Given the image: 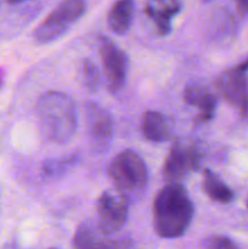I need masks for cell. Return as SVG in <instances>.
I'll return each instance as SVG.
<instances>
[{
	"label": "cell",
	"instance_id": "1",
	"mask_svg": "<svg viewBox=\"0 0 248 249\" xmlns=\"http://www.w3.org/2000/svg\"><path fill=\"white\" fill-rule=\"evenodd\" d=\"M195 207L189 192L179 182H168L153 202V225L158 236L177 238L186 233L194 220Z\"/></svg>",
	"mask_w": 248,
	"mask_h": 249
},
{
	"label": "cell",
	"instance_id": "2",
	"mask_svg": "<svg viewBox=\"0 0 248 249\" xmlns=\"http://www.w3.org/2000/svg\"><path fill=\"white\" fill-rule=\"evenodd\" d=\"M36 116L41 133L51 142L67 143L77 131V105L67 92H44L36 104Z\"/></svg>",
	"mask_w": 248,
	"mask_h": 249
},
{
	"label": "cell",
	"instance_id": "3",
	"mask_svg": "<svg viewBox=\"0 0 248 249\" xmlns=\"http://www.w3.org/2000/svg\"><path fill=\"white\" fill-rule=\"evenodd\" d=\"M108 175L117 190L128 197L141 194L148 181L146 163L131 150L122 151L112 160Z\"/></svg>",
	"mask_w": 248,
	"mask_h": 249
},
{
	"label": "cell",
	"instance_id": "4",
	"mask_svg": "<svg viewBox=\"0 0 248 249\" xmlns=\"http://www.w3.org/2000/svg\"><path fill=\"white\" fill-rule=\"evenodd\" d=\"M85 10V0H62L35 29V41L48 44L58 39L84 15Z\"/></svg>",
	"mask_w": 248,
	"mask_h": 249
},
{
	"label": "cell",
	"instance_id": "5",
	"mask_svg": "<svg viewBox=\"0 0 248 249\" xmlns=\"http://www.w3.org/2000/svg\"><path fill=\"white\" fill-rule=\"evenodd\" d=\"M201 162L202 148L198 142L181 138L174 139L163 165L164 179L168 182H179L190 173L197 172Z\"/></svg>",
	"mask_w": 248,
	"mask_h": 249
},
{
	"label": "cell",
	"instance_id": "6",
	"mask_svg": "<svg viewBox=\"0 0 248 249\" xmlns=\"http://www.w3.org/2000/svg\"><path fill=\"white\" fill-rule=\"evenodd\" d=\"M248 58L229 70L216 80V89L221 96L237 111L243 118H248Z\"/></svg>",
	"mask_w": 248,
	"mask_h": 249
},
{
	"label": "cell",
	"instance_id": "7",
	"mask_svg": "<svg viewBox=\"0 0 248 249\" xmlns=\"http://www.w3.org/2000/svg\"><path fill=\"white\" fill-rule=\"evenodd\" d=\"M99 223L97 228L107 236L124 228L129 215V197L122 194L104 192L96 202Z\"/></svg>",
	"mask_w": 248,
	"mask_h": 249
},
{
	"label": "cell",
	"instance_id": "8",
	"mask_svg": "<svg viewBox=\"0 0 248 249\" xmlns=\"http://www.w3.org/2000/svg\"><path fill=\"white\" fill-rule=\"evenodd\" d=\"M87 133L92 150L105 152L111 146L114 135V122L109 112L97 102L85 105Z\"/></svg>",
	"mask_w": 248,
	"mask_h": 249
},
{
	"label": "cell",
	"instance_id": "9",
	"mask_svg": "<svg viewBox=\"0 0 248 249\" xmlns=\"http://www.w3.org/2000/svg\"><path fill=\"white\" fill-rule=\"evenodd\" d=\"M100 57L111 91L122 89L128 73V56L108 38H100Z\"/></svg>",
	"mask_w": 248,
	"mask_h": 249
},
{
	"label": "cell",
	"instance_id": "10",
	"mask_svg": "<svg viewBox=\"0 0 248 249\" xmlns=\"http://www.w3.org/2000/svg\"><path fill=\"white\" fill-rule=\"evenodd\" d=\"M181 9V0H147L145 14L153 22L157 33L165 36L172 32V19Z\"/></svg>",
	"mask_w": 248,
	"mask_h": 249
},
{
	"label": "cell",
	"instance_id": "11",
	"mask_svg": "<svg viewBox=\"0 0 248 249\" xmlns=\"http://www.w3.org/2000/svg\"><path fill=\"white\" fill-rule=\"evenodd\" d=\"M184 100L190 106L197 108L196 123L211 122L215 116L216 97L207 87L199 84H190L184 90Z\"/></svg>",
	"mask_w": 248,
	"mask_h": 249
},
{
	"label": "cell",
	"instance_id": "12",
	"mask_svg": "<svg viewBox=\"0 0 248 249\" xmlns=\"http://www.w3.org/2000/svg\"><path fill=\"white\" fill-rule=\"evenodd\" d=\"M73 247L75 248H129L133 247L130 240H111L99 228L89 224H83L78 228L73 237Z\"/></svg>",
	"mask_w": 248,
	"mask_h": 249
},
{
	"label": "cell",
	"instance_id": "13",
	"mask_svg": "<svg viewBox=\"0 0 248 249\" xmlns=\"http://www.w3.org/2000/svg\"><path fill=\"white\" fill-rule=\"evenodd\" d=\"M172 125L167 117L157 111H146L141 118L142 136L152 142H163L172 138Z\"/></svg>",
	"mask_w": 248,
	"mask_h": 249
},
{
	"label": "cell",
	"instance_id": "14",
	"mask_svg": "<svg viewBox=\"0 0 248 249\" xmlns=\"http://www.w3.org/2000/svg\"><path fill=\"white\" fill-rule=\"evenodd\" d=\"M134 0H116L107 16L109 29L116 34H124L129 31L134 18Z\"/></svg>",
	"mask_w": 248,
	"mask_h": 249
},
{
	"label": "cell",
	"instance_id": "15",
	"mask_svg": "<svg viewBox=\"0 0 248 249\" xmlns=\"http://www.w3.org/2000/svg\"><path fill=\"white\" fill-rule=\"evenodd\" d=\"M203 191L212 201L218 202V203H230L232 202L233 195L232 190L212 170H203V182H202Z\"/></svg>",
	"mask_w": 248,
	"mask_h": 249
},
{
	"label": "cell",
	"instance_id": "16",
	"mask_svg": "<svg viewBox=\"0 0 248 249\" xmlns=\"http://www.w3.org/2000/svg\"><path fill=\"white\" fill-rule=\"evenodd\" d=\"M80 162V156L78 153L62 156L58 158H51L45 160L41 165V173L45 178L55 179V178L62 177L66 172L74 168Z\"/></svg>",
	"mask_w": 248,
	"mask_h": 249
},
{
	"label": "cell",
	"instance_id": "17",
	"mask_svg": "<svg viewBox=\"0 0 248 249\" xmlns=\"http://www.w3.org/2000/svg\"><path fill=\"white\" fill-rule=\"evenodd\" d=\"M80 80H82V84L84 85L85 89L89 90V91H95L99 88V70L90 58L83 60L82 65H80Z\"/></svg>",
	"mask_w": 248,
	"mask_h": 249
},
{
	"label": "cell",
	"instance_id": "18",
	"mask_svg": "<svg viewBox=\"0 0 248 249\" xmlns=\"http://www.w3.org/2000/svg\"><path fill=\"white\" fill-rule=\"evenodd\" d=\"M204 247L207 248H215V249H231L237 248V246L225 236H213L204 241Z\"/></svg>",
	"mask_w": 248,
	"mask_h": 249
},
{
	"label": "cell",
	"instance_id": "19",
	"mask_svg": "<svg viewBox=\"0 0 248 249\" xmlns=\"http://www.w3.org/2000/svg\"><path fill=\"white\" fill-rule=\"evenodd\" d=\"M241 11L248 12V0H235Z\"/></svg>",
	"mask_w": 248,
	"mask_h": 249
},
{
	"label": "cell",
	"instance_id": "20",
	"mask_svg": "<svg viewBox=\"0 0 248 249\" xmlns=\"http://www.w3.org/2000/svg\"><path fill=\"white\" fill-rule=\"evenodd\" d=\"M9 4H19V2H23V1H27V0H6Z\"/></svg>",
	"mask_w": 248,
	"mask_h": 249
},
{
	"label": "cell",
	"instance_id": "21",
	"mask_svg": "<svg viewBox=\"0 0 248 249\" xmlns=\"http://www.w3.org/2000/svg\"><path fill=\"white\" fill-rule=\"evenodd\" d=\"M246 203H247V208H248V197H247V201H246Z\"/></svg>",
	"mask_w": 248,
	"mask_h": 249
},
{
	"label": "cell",
	"instance_id": "22",
	"mask_svg": "<svg viewBox=\"0 0 248 249\" xmlns=\"http://www.w3.org/2000/svg\"><path fill=\"white\" fill-rule=\"evenodd\" d=\"M204 1H209V0H204Z\"/></svg>",
	"mask_w": 248,
	"mask_h": 249
}]
</instances>
